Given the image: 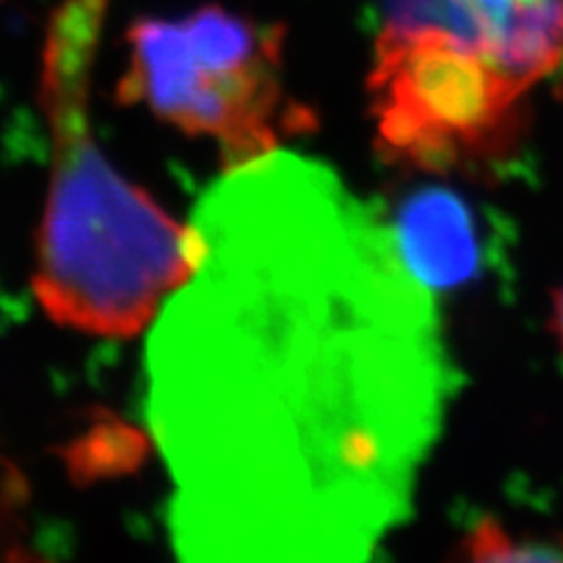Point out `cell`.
Instances as JSON below:
<instances>
[{
	"mask_svg": "<svg viewBox=\"0 0 563 563\" xmlns=\"http://www.w3.org/2000/svg\"><path fill=\"white\" fill-rule=\"evenodd\" d=\"M190 233L146 347L172 544L209 563L372 559L411 517L455 393L432 289L303 155L225 169Z\"/></svg>",
	"mask_w": 563,
	"mask_h": 563,
	"instance_id": "6da1fadb",
	"label": "cell"
},
{
	"mask_svg": "<svg viewBox=\"0 0 563 563\" xmlns=\"http://www.w3.org/2000/svg\"><path fill=\"white\" fill-rule=\"evenodd\" d=\"M92 74L41 66L49 184L33 287L57 324L130 339L190 275L192 233L103 155L90 118Z\"/></svg>",
	"mask_w": 563,
	"mask_h": 563,
	"instance_id": "7a4b0ae2",
	"label": "cell"
},
{
	"mask_svg": "<svg viewBox=\"0 0 563 563\" xmlns=\"http://www.w3.org/2000/svg\"><path fill=\"white\" fill-rule=\"evenodd\" d=\"M285 33L207 5L179 20H139L128 31L118 99L144 103L186 134L214 141L225 169L282 148L314 128L282 76Z\"/></svg>",
	"mask_w": 563,
	"mask_h": 563,
	"instance_id": "3957f363",
	"label": "cell"
},
{
	"mask_svg": "<svg viewBox=\"0 0 563 563\" xmlns=\"http://www.w3.org/2000/svg\"><path fill=\"white\" fill-rule=\"evenodd\" d=\"M368 95L380 153L413 169H503L526 134L528 92L444 26H385Z\"/></svg>",
	"mask_w": 563,
	"mask_h": 563,
	"instance_id": "277c9868",
	"label": "cell"
},
{
	"mask_svg": "<svg viewBox=\"0 0 563 563\" xmlns=\"http://www.w3.org/2000/svg\"><path fill=\"white\" fill-rule=\"evenodd\" d=\"M439 24L521 90L563 64V0H437Z\"/></svg>",
	"mask_w": 563,
	"mask_h": 563,
	"instance_id": "5b68a950",
	"label": "cell"
},
{
	"mask_svg": "<svg viewBox=\"0 0 563 563\" xmlns=\"http://www.w3.org/2000/svg\"><path fill=\"white\" fill-rule=\"evenodd\" d=\"M390 231L407 266L430 289L465 285L484 266L477 219L453 192H413L397 207Z\"/></svg>",
	"mask_w": 563,
	"mask_h": 563,
	"instance_id": "8992f818",
	"label": "cell"
},
{
	"mask_svg": "<svg viewBox=\"0 0 563 563\" xmlns=\"http://www.w3.org/2000/svg\"><path fill=\"white\" fill-rule=\"evenodd\" d=\"M457 556L467 561H563V536H517L493 517H484L470 528Z\"/></svg>",
	"mask_w": 563,
	"mask_h": 563,
	"instance_id": "52a82bcc",
	"label": "cell"
},
{
	"mask_svg": "<svg viewBox=\"0 0 563 563\" xmlns=\"http://www.w3.org/2000/svg\"><path fill=\"white\" fill-rule=\"evenodd\" d=\"M552 331L563 350V287L554 296V308H552Z\"/></svg>",
	"mask_w": 563,
	"mask_h": 563,
	"instance_id": "ba28073f",
	"label": "cell"
}]
</instances>
